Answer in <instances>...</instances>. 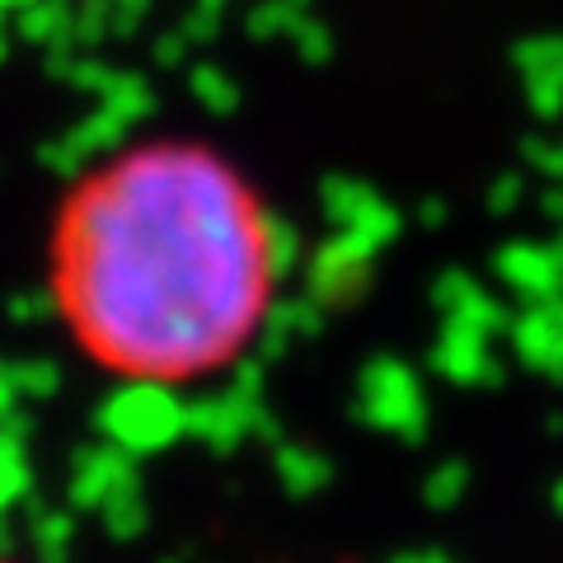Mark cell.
<instances>
[{
	"label": "cell",
	"mask_w": 563,
	"mask_h": 563,
	"mask_svg": "<svg viewBox=\"0 0 563 563\" xmlns=\"http://www.w3.org/2000/svg\"><path fill=\"white\" fill-rule=\"evenodd\" d=\"M57 287L103 366L188 380L254 333L268 301V231L244 184L207 151H132L70 202Z\"/></svg>",
	"instance_id": "obj_1"
}]
</instances>
